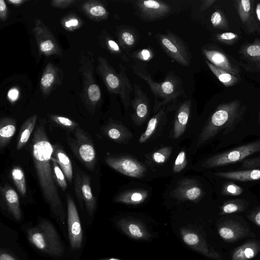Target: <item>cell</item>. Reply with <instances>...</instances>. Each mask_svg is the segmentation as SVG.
Here are the masks:
<instances>
[{
  "label": "cell",
  "instance_id": "5bb4252c",
  "mask_svg": "<svg viewBox=\"0 0 260 260\" xmlns=\"http://www.w3.org/2000/svg\"><path fill=\"white\" fill-rule=\"evenodd\" d=\"M252 2L250 0L235 1L236 8L240 19L247 31L250 33H253L259 29L253 15Z\"/></svg>",
  "mask_w": 260,
  "mask_h": 260
},
{
  "label": "cell",
  "instance_id": "d4e9b609",
  "mask_svg": "<svg viewBox=\"0 0 260 260\" xmlns=\"http://www.w3.org/2000/svg\"><path fill=\"white\" fill-rule=\"evenodd\" d=\"M240 54L244 59L260 71V40L256 39L241 48Z\"/></svg>",
  "mask_w": 260,
  "mask_h": 260
},
{
  "label": "cell",
  "instance_id": "cb8c5ba5",
  "mask_svg": "<svg viewBox=\"0 0 260 260\" xmlns=\"http://www.w3.org/2000/svg\"><path fill=\"white\" fill-rule=\"evenodd\" d=\"M259 251V242H248L234 250L232 255L231 260H250L254 258Z\"/></svg>",
  "mask_w": 260,
  "mask_h": 260
},
{
  "label": "cell",
  "instance_id": "6f0895ef",
  "mask_svg": "<svg viewBox=\"0 0 260 260\" xmlns=\"http://www.w3.org/2000/svg\"><path fill=\"white\" fill-rule=\"evenodd\" d=\"M215 1L214 0H210L207 1L205 2V5H203L202 6V8L203 10L207 9L208 7L210 6L213 3H214Z\"/></svg>",
  "mask_w": 260,
  "mask_h": 260
},
{
  "label": "cell",
  "instance_id": "4fadbf2b",
  "mask_svg": "<svg viewBox=\"0 0 260 260\" xmlns=\"http://www.w3.org/2000/svg\"><path fill=\"white\" fill-rule=\"evenodd\" d=\"M62 72L60 68L52 63H48L45 68L40 82V88L44 96H47L50 92L61 84Z\"/></svg>",
  "mask_w": 260,
  "mask_h": 260
},
{
  "label": "cell",
  "instance_id": "4316f807",
  "mask_svg": "<svg viewBox=\"0 0 260 260\" xmlns=\"http://www.w3.org/2000/svg\"><path fill=\"white\" fill-rule=\"evenodd\" d=\"M189 116V105L183 104L179 109L174 123L173 137L177 139L184 133L188 121Z\"/></svg>",
  "mask_w": 260,
  "mask_h": 260
},
{
  "label": "cell",
  "instance_id": "7402d4cb",
  "mask_svg": "<svg viewBox=\"0 0 260 260\" xmlns=\"http://www.w3.org/2000/svg\"><path fill=\"white\" fill-rule=\"evenodd\" d=\"M216 177L238 181H250L260 179V168L233 172H217Z\"/></svg>",
  "mask_w": 260,
  "mask_h": 260
},
{
  "label": "cell",
  "instance_id": "8fae6325",
  "mask_svg": "<svg viewBox=\"0 0 260 260\" xmlns=\"http://www.w3.org/2000/svg\"><path fill=\"white\" fill-rule=\"evenodd\" d=\"M180 234L183 242L190 248L214 260H221V255L215 251L197 232L182 229Z\"/></svg>",
  "mask_w": 260,
  "mask_h": 260
},
{
  "label": "cell",
  "instance_id": "91938a15",
  "mask_svg": "<svg viewBox=\"0 0 260 260\" xmlns=\"http://www.w3.org/2000/svg\"><path fill=\"white\" fill-rule=\"evenodd\" d=\"M98 260H121L116 258H98Z\"/></svg>",
  "mask_w": 260,
  "mask_h": 260
},
{
  "label": "cell",
  "instance_id": "74e56055",
  "mask_svg": "<svg viewBox=\"0 0 260 260\" xmlns=\"http://www.w3.org/2000/svg\"><path fill=\"white\" fill-rule=\"evenodd\" d=\"M172 148L165 147L154 152L151 156L153 161L157 164L164 163L169 158L171 153Z\"/></svg>",
  "mask_w": 260,
  "mask_h": 260
},
{
  "label": "cell",
  "instance_id": "d590c367",
  "mask_svg": "<svg viewBox=\"0 0 260 260\" xmlns=\"http://www.w3.org/2000/svg\"><path fill=\"white\" fill-rule=\"evenodd\" d=\"M160 116L161 114L158 113L150 119L146 130L139 138V141L140 143H142L146 142L153 135L158 124Z\"/></svg>",
  "mask_w": 260,
  "mask_h": 260
},
{
  "label": "cell",
  "instance_id": "277c9868",
  "mask_svg": "<svg viewBox=\"0 0 260 260\" xmlns=\"http://www.w3.org/2000/svg\"><path fill=\"white\" fill-rule=\"evenodd\" d=\"M92 54L89 51L81 53L79 71L83 77L82 99L90 112H93L101 99V91L96 83L93 75L94 66Z\"/></svg>",
  "mask_w": 260,
  "mask_h": 260
},
{
  "label": "cell",
  "instance_id": "d6986e66",
  "mask_svg": "<svg viewBox=\"0 0 260 260\" xmlns=\"http://www.w3.org/2000/svg\"><path fill=\"white\" fill-rule=\"evenodd\" d=\"M202 193L201 187L190 180L181 181L174 191V194L178 199L192 201H196L199 199Z\"/></svg>",
  "mask_w": 260,
  "mask_h": 260
},
{
  "label": "cell",
  "instance_id": "603a6c76",
  "mask_svg": "<svg viewBox=\"0 0 260 260\" xmlns=\"http://www.w3.org/2000/svg\"><path fill=\"white\" fill-rule=\"evenodd\" d=\"M16 131V121L10 117H3L0 120V149H3L10 142Z\"/></svg>",
  "mask_w": 260,
  "mask_h": 260
},
{
  "label": "cell",
  "instance_id": "f907efd6",
  "mask_svg": "<svg viewBox=\"0 0 260 260\" xmlns=\"http://www.w3.org/2000/svg\"><path fill=\"white\" fill-rule=\"evenodd\" d=\"M249 217L255 224L260 227V207L254 210Z\"/></svg>",
  "mask_w": 260,
  "mask_h": 260
},
{
  "label": "cell",
  "instance_id": "f546056e",
  "mask_svg": "<svg viewBox=\"0 0 260 260\" xmlns=\"http://www.w3.org/2000/svg\"><path fill=\"white\" fill-rule=\"evenodd\" d=\"M147 191L136 189L124 191L118 194L115 201L125 204L137 205L143 203L147 198Z\"/></svg>",
  "mask_w": 260,
  "mask_h": 260
},
{
  "label": "cell",
  "instance_id": "60d3db41",
  "mask_svg": "<svg viewBox=\"0 0 260 260\" xmlns=\"http://www.w3.org/2000/svg\"><path fill=\"white\" fill-rule=\"evenodd\" d=\"M187 165L186 153L184 151H181L178 154L174 165L173 171L175 173L181 171Z\"/></svg>",
  "mask_w": 260,
  "mask_h": 260
},
{
  "label": "cell",
  "instance_id": "30bf717a",
  "mask_svg": "<svg viewBox=\"0 0 260 260\" xmlns=\"http://www.w3.org/2000/svg\"><path fill=\"white\" fill-rule=\"evenodd\" d=\"M106 164L117 172L134 178L144 176L145 167L140 162L129 157H107Z\"/></svg>",
  "mask_w": 260,
  "mask_h": 260
},
{
  "label": "cell",
  "instance_id": "6da1fadb",
  "mask_svg": "<svg viewBox=\"0 0 260 260\" xmlns=\"http://www.w3.org/2000/svg\"><path fill=\"white\" fill-rule=\"evenodd\" d=\"M32 136V158L41 189L52 213L63 223L66 215L58 193L51 159L53 145L49 141L45 128L42 125L37 127Z\"/></svg>",
  "mask_w": 260,
  "mask_h": 260
},
{
  "label": "cell",
  "instance_id": "8992f818",
  "mask_svg": "<svg viewBox=\"0 0 260 260\" xmlns=\"http://www.w3.org/2000/svg\"><path fill=\"white\" fill-rule=\"evenodd\" d=\"M259 151L260 140L209 157L203 162L202 166L206 168H211L234 164Z\"/></svg>",
  "mask_w": 260,
  "mask_h": 260
},
{
  "label": "cell",
  "instance_id": "5b68a950",
  "mask_svg": "<svg viewBox=\"0 0 260 260\" xmlns=\"http://www.w3.org/2000/svg\"><path fill=\"white\" fill-rule=\"evenodd\" d=\"M67 141L72 151L78 159L89 170H94L96 153L91 139L82 129L74 131V137H67Z\"/></svg>",
  "mask_w": 260,
  "mask_h": 260
},
{
  "label": "cell",
  "instance_id": "e0dca14e",
  "mask_svg": "<svg viewBox=\"0 0 260 260\" xmlns=\"http://www.w3.org/2000/svg\"><path fill=\"white\" fill-rule=\"evenodd\" d=\"M203 53L215 67L239 77L240 70L224 53L216 50H204Z\"/></svg>",
  "mask_w": 260,
  "mask_h": 260
},
{
  "label": "cell",
  "instance_id": "bcb514c9",
  "mask_svg": "<svg viewBox=\"0 0 260 260\" xmlns=\"http://www.w3.org/2000/svg\"><path fill=\"white\" fill-rule=\"evenodd\" d=\"M158 88L160 89L162 93L166 95L172 94L175 89L173 83L169 80L160 84Z\"/></svg>",
  "mask_w": 260,
  "mask_h": 260
},
{
  "label": "cell",
  "instance_id": "ee69618b",
  "mask_svg": "<svg viewBox=\"0 0 260 260\" xmlns=\"http://www.w3.org/2000/svg\"><path fill=\"white\" fill-rule=\"evenodd\" d=\"M77 2L75 0H54L51 2V5L54 8L64 9L73 6Z\"/></svg>",
  "mask_w": 260,
  "mask_h": 260
},
{
  "label": "cell",
  "instance_id": "c3c4849f",
  "mask_svg": "<svg viewBox=\"0 0 260 260\" xmlns=\"http://www.w3.org/2000/svg\"><path fill=\"white\" fill-rule=\"evenodd\" d=\"M0 260H19L9 250L1 249L0 250Z\"/></svg>",
  "mask_w": 260,
  "mask_h": 260
},
{
  "label": "cell",
  "instance_id": "94428289",
  "mask_svg": "<svg viewBox=\"0 0 260 260\" xmlns=\"http://www.w3.org/2000/svg\"><path fill=\"white\" fill-rule=\"evenodd\" d=\"M258 123L260 124V110L258 113Z\"/></svg>",
  "mask_w": 260,
  "mask_h": 260
},
{
  "label": "cell",
  "instance_id": "4dcf8cb0",
  "mask_svg": "<svg viewBox=\"0 0 260 260\" xmlns=\"http://www.w3.org/2000/svg\"><path fill=\"white\" fill-rule=\"evenodd\" d=\"M206 63L213 73L225 87L233 86L238 82V77L217 68L208 61H206Z\"/></svg>",
  "mask_w": 260,
  "mask_h": 260
},
{
  "label": "cell",
  "instance_id": "7bdbcfd3",
  "mask_svg": "<svg viewBox=\"0 0 260 260\" xmlns=\"http://www.w3.org/2000/svg\"><path fill=\"white\" fill-rule=\"evenodd\" d=\"M148 113L147 105L144 103H140L136 108V120L141 122L143 121L146 117Z\"/></svg>",
  "mask_w": 260,
  "mask_h": 260
},
{
  "label": "cell",
  "instance_id": "db71d44e",
  "mask_svg": "<svg viewBox=\"0 0 260 260\" xmlns=\"http://www.w3.org/2000/svg\"><path fill=\"white\" fill-rule=\"evenodd\" d=\"M18 91L16 89L10 90L8 92V97L12 101H15L18 96Z\"/></svg>",
  "mask_w": 260,
  "mask_h": 260
},
{
  "label": "cell",
  "instance_id": "8d00e7d4",
  "mask_svg": "<svg viewBox=\"0 0 260 260\" xmlns=\"http://www.w3.org/2000/svg\"><path fill=\"white\" fill-rule=\"evenodd\" d=\"M51 162L55 181L60 188L65 190L67 187L65 175L55 161L51 160Z\"/></svg>",
  "mask_w": 260,
  "mask_h": 260
},
{
  "label": "cell",
  "instance_id": "ac0fdd59",
  "mask_svg": "<svg viewBox=\"0 0 260 260\" xmlns=\"http://www.w3.org/2000/svg\"><path fill=\"white\" fill-rule=\"evenodd\" d=\"M161 43L169 55L183 65L188 64V56L184 47L175 37H161Z\"/></svg>",
  "mask_w": 260,
  "mask_h": 260
},
{
  "label": "cell",
  "instance_id": "836d02e7",
  "mask_svg": "<svg viewBox=\"0 0 260 260\" xmlns=\"http://www.w3.org/2000/svg\"><path fill=\"white\" fill-rule=\"evenodd\" d=\"M104 133L109 138L118 142L122 141L124 138L123 129L115 124L106 126L104 129Z\"/></svg>",
  "mask_w": 260,
  "mask_h": 260
},
{
  "label": "cell",
  "instance_id": "7c38bea8",
  "mask_svg": "<svg viewBox=\"0 0 260 260\" xmlns=\"http://www.w3.org/2000/svg\"><path fill=\"white\" fill-rule=\"evenodd\" d=\"M97 71L101 75L110 91L115 93L124 94V86L126 85L125 79L115 73L103 57H99Z\"/></svg>",
  "mask_w": 260,
  "mask_h": 260
},
{
  "label": "cell",
  "instance_id": "f1b7e54d",
  "mask_svg": "<svg viewBox=\"0 0 260 260\" xmlns=\"http://www.w3.org/2000/svg\"><path fill=\"white\" fill-rule=\"evenodd\" d=\"M82 10L90 19L100 21L108 17V12L102 3L98 1H91L85 2Z\"/></svg>",
  "mask_w": 260,
  "mask_h": 260
},
{
  "label": "cell",
  "instance_id": "816d5d0a",
  "mask_svg": "<svg viewBox=\"0 0 260 260\" xmlns=\"http://www.w3.org/2000/svg\"><path fill=\"white\" fill-rule=\"evenodd\" d=\"M8 17V9L6 3L3 0H0V18L3 21L6 20Z\"/></svg>",
  "mask_w": 260,
  "mask_h": 260
},
{
  "label": "cell",
  "instance_id": "ba28073f",
  "mask_svg": "<svg viewBox=\"0 0 260 260\" xmlns=\"http://www.w3.org/2000/svg\"><path fill=\"white\" fill-rule=\"evenodd\" d=\"M68 225L70 245L72 250H78L83 241V231L79 214L71 195L67 196Z\"/></svg>",
  "mask_w": 260,
  "mask_h": 260
},
{
  "label": "cell",
  "instance_id": "7dc6e473",
  "mask_svg": "<svg viewBox=\"0 0 260 260\" xmlns=\"http://www.w3.org/2000/svg\"><path fill=\"white\" fill-rule=\"evenodd\" d=\"M242 166L247 169L260 166V156L245 160L242 162Z\"/></svg>",
  "mask_w": 260,
  "mask_h": 260
},
{
  "label": "cell",
  "instance_id": "83f0119b",
  "mask_svg": "<svg viewBox=\"0 0 260 260\" xmlns=\"http://www.w3.org/2000/svg\"><path fill=\"white\" fill-rule=\"evenodd\" d=\"M38 115L34 114L28 117L22 124L18 135L16 145L17 150L22 149L27 143L36 126Z\"/></svg>",
  "mask_w": 260,
  "mask_h": 260
},
{
  "label": "cell",
  "instance_id": "681fc988",
  "mask_svg": "<svg viewBox=\"0 0 260 260\" xmlns=\"http://www.w3.org/2000/svg\"><path fill=\"white\" fill-rule=\"evenodd\" d=\"M121 39L127 45H132L135 42L134 36L130 32L124 31L121 35Z\"/></svg>",
  "mask_w": 260,
  "mask_h": 260
},
{
  "label": "cell",
  "instance_id": "484cf974",
  "mask_svg": "<svg viewBox=\"0 0 260 260\" xmlns=\"http://www.w3.org/2000/svg\"><path fill=\"white\" fill-rule=\"evenodd\" d=\"M140 7L143 13L151 18L162 16L168 13L170 9L166 4L154 0L143 1L140 3Z\"/></svg>",
  "mask_w": 260,
  "mask_h": 260
},
{
  "label": "cell",
  "instance_id": "ffe728a7",
  "mask_svg": "<svg viewBox=\"0 0 260 260\" xmlns=\"http://www.w3.org/2000/svg\"><path fill=\"white\" fill-rule=\"evenodd\" d=\"M220 237L225 241H233L248 235L246 229L239 223L232 221H227L218 228Z\"/></svg>",
  "mask_w": 260,
  "mask_h": 260
},
{
  "label": "cell",
  "instance_id": "e575fe53",
  "mask_svg": "<svg viewBox=\"0 0 260 260\" xmlns=\"http://www.w3.org/2000/svg\"><path fill=\"white\" fill-rule=\"evenodd\" d=\"M49 117L54 123L64 128L75 131L79 127V125L77 122L66 117L57 115H51Z\"/></svg>",
  "mask_w": 260,
  "mask_h": 260
},
{
  "label": "cell",
  "instance_id": "f35d334b",
  "mask_svg": "<svg viewBox=\"0 0 260 260\" xmlns=\"http://www.w3.org/2000/svg\"><path fill=\"white\" fill-rule=\"evenodd\" d=\"M211 22L215 27L224 29L228 27V23L222 12L215 11L211 15Z\"/></svg>",
  "mask_w": 260,
  "mask_h": 260
},
{
  "label": "cell",
  "instance_id": "ab89813d",
  "mask_svg": "<svg viewBox=\"0 0 260 260\" xmlns=\"http://www.w3.org/2000/svg\"><path fill=\"white\" fill-rule=\"evenodd\" d=\"M243 191L241 187L232 182L226 183L222 188V194L226 196H239L242 194Z\"/></svg>",
  "mask_w": 260,
  "mask_h": 260
},
{
  "label": "cell",
  "instance_id": "3957f363",
  "mask_svg": "<svg viewBox=\"0 0 260 260\" xmlns=\"http://www.w3.org/2000/svg\"><path fill=\"white\" fill-rule=\"evenodd\" d=\"M25 231L28 241L38 250L55 257L63 254L64 246L55 227L49 220L41 219Z\"/></svg>",
  "mask_w": 260,
  "mask_h": 260
},
{
  "label": "cell",
  "instance_id": "2e32d148",
  "mask_svg": "<svg viewBox=\"0 0 260 260\" xmlns=\"http://www.w3.org/2000/svg\"><path fill=\"white\" fill-rule=\"evenodd\" d=\"M117 225L125 234L134 239L146 240L151 237L145 225L136 220L121 219Z\"/></svg>",
  "mask_w": 260,
  "mask_h": 260
},
{
  "label": "cell",
  "instance_id": "44dd1931",
  "mask_svg": "<svg viewBox=\"0 0 260 260\" xmlns=\"http://www.w3.org/2000/svg\"><path fill=\"white\" fill-rule=\"evenodd\" d=\"M51 159L58 165L67 180L71 182L73 175L72 164L70 158L60 145H53V152Z\"/></svg>",
  "mask_w": 260,
  "mask_h": 260
},
{
  "label": "cell",
  "instance_id": "f6af8a7d",
  "mask_svg": "<svg viewBox=\"0 0 260 260\" xmlns=\"http://www.w3.org/2000/svg\"><path fill=\"white\" fill-rule=\"evenodd\" d=\"M62 23L65 28L69 30H73L74 29L77 28L80 25V21L76 17L71 16L63 20Z\"/></svg>",
  "mask_w": 260,
  "mask_h": 260
},
{
  "label": "cell",
  "instance_id": "f5cc1de1",
  "mask_svg": "<svg viewBox=\"0 0 260 260\" xmlns=\"http://www.w3.org/2000/svg\"><path fill=\"white\" fill-rule=\"evenodd\" d=\"M107 45L111 50L114 51L118 52L119 51V47L118 44L112 40L109 39L107 40Z\"/></svg>",
  "mask_w": 260,
  "mask_h": 260
},
{
  "label": "cell",
  "instance_id": "11a10c76",
  "mask_svg": "<svg viewBox=\"0 0 260 260\" xmlns=\"http://www.w3.org/2000/svg\"><path fill=\"white\" fill-rule=\"evenodd\" d=\"M27 1L26 0H7V2L15 6H19Z\"/></svg>",
  "mask_w": 260,
  "mask_h": 260
},
{
  "label": "cell",
  "instance_id": "b9f144b4",
  "mask_svg": "<svg viewBox=\"0 0 260 260\" xmlns=\"http://www.w3.org/2000/svg\"><path fill=\"white\" fill-rule=\"evenodd\" d=\"M216 38L222 43L232 44L238 40V35L233 32H225L217 35Z\"/></svg>",
  "mask_w": 260,
  "mask_h": 260
},
{
  "label": "cell",
  "instance_id": "9c48e42d",
  "mask_svg": "<svg viewBox=\"0 0 260 260\" xmlns=\"http://www.w3.org/2000/svg\"><path fill=\"white\" fill-rule=\"evenodd\" d=\"M75 190L80 205L84 203L89 215L93 214L96 209V199L92 194L89 176L84 173H76L75 180Z\"/></svg>",
  "mask_w": 260,
  "mask_h": 260
},
{
  "label": "cell",
  "instance_id": "9f6ffc18",
  "mask_svg": "<svg viewBox=\"0 0 260 260\" xmlns=\"http://www.w3.org/2000/svg\"><path fill=\"white\" fill-rule=\"evenodd\" d=\"M141 55L142 56V58H143V59H144L145 60H148L150 56V52L147 49H143L141 51Z\"/></svg>",
  "mask_w": 260,
  "mask_h": 260
},
{
  "label": "cell",
  "instance_id": "680465c9",
  "mask_svg": "<svg viewBox=\"0 0 260 260\" xmlns=\"http://www.w3.org/2000/svg\"><path fill=\"white\" fill-rule=\"evenodd\" d=\"M255 13L258 21L260 22V3H257L255 8Z\"/></svg>",
  "mask_w": 260,
  "mask_h": 260
},
{
  "label": "cell",
  "instance_id": "9a60e30c",
  "mask_svg": "<svg viewBox=\"0 0 260 260\" xmlns=\"http://www.w3.org/2000/svg\"><path fill=\"white\" fill-rule=\"evenodd\" d=\"M1 194L9 214L16 221L22 217L19 199L16 191L9 184L1 187Z\"/></svg>",
  "mask_w": 260,
  "mask_h": 260
},
{
  "label": "cell",
  "instance_id": "1f68e13d",
  "mask_svg": "<svg viewBox=\"0 0 260 260\" xmlns=\"http://www.w3.org/2000/svg\"><path fill=\"white\" fill-rule=\"evenodd\" d=\"M11 178L19 193L24 196L26 193V184L24 173L18 166L14 167L10 172Z\"/></svg>",
  "mask_w": 260,
  "mask_h": 260
},
{
  "label": "cell",
  "instance_id": "52a82bcc",
  "mask_svg": "<svg viewBox=\"0 0 260 260\" xmlns=\"http://www.w3.org/2000/svg\"><path fill=\"white\" fill-rule=\"evenodd\" d=\"M33 33L36 39L39 53L45 56L62 55L61 49L48 27L41 20L35 21Z\"/></svg>",
  "mask_w": 260,
  "mask_h": 260
},
{
  "label": "cell",
  "instance_id": "d6a6232c",
  "mask_svg": "<svg viewBox=\"0 0 260 260\" xmlns=\"http://www.w3.org/2000/svg\"><path fill=\"white\" fill-rule=\"evenodd\" d=\"M245 201L236 199L226 201L221 207V214H230L241 212L245 208Z\"/></svg>",
  "mask_w": 260,
  "mask_h": 260
},
{
  "label": "cell",
  "instance_id": "7a4b0ae2",
  "mask_svg": "<svg viewBox=\"0 0 260 260\" xmlns=\"http://www.w3.org/2000/svg\"><path fill=\"white\" fill-rule=\"evenodd\" d=\"M244 110L241 102L235 100L220 105L203 127L197 146H202L222 130L232 131L240 121Z\"/></svg>",
  "mask_w": 260,
  "mask_h": 260
}]
</instances>
